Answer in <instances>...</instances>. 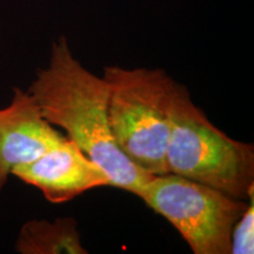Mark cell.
I'll list each match as a JSON object with an SVG mask.
<instances>
[{
  "mask_svg": "<svg viewBox=\"0 0 254 254\" xmlns=\"http://www.w3.org/2000/svg\"><path fill=\"white\" fill-rule=\"evenodd\" d=\"M21 254H87L73 218L25 222L15 241Z\"/></svg>",
  "mask_w": 254,
  "mask_h": 254,
  "instance_id": "52a82bcc",
  "label": "cell"
},
{
  "mask_svg": "<svg viewBox=\"0 0 254 254\" xmlns=\"http://www.w3.org/2000/svg\"><path fill=\"white\" fill-rule=\"evenodd\" d=\"M167 219L194 254H231L234 224L249 204L174 173L153 176L138 194Z\"/></svg>",
  "mask_w": 254,
  "mask_h": 254,
  "instance_id": "277c9868",
  "label": "cell"
},
{
  "mask_svg": "<svg viewBox=\"0 0 254 254\" xmlns=\"http://www.w3.org/2000/svg\"><path fill=\"white\" fill-rule=\"evenodd\" d=\"M64 139L44 119L30 92L15 87L8 106L0 109V193L15 167L34 160Z\"/></svg>",
  "mask_w": 254,
  "mask_h": 254,
  "instance_id": "8992f818",
  "label": "cell"
},
{
  "mask_svg": "<svg viewBox=\"0 0 254 254\" xmlns=\"http://www.w3.org/2000/svg\"><path fill=\"white\" fill-rule=\"evenodd\" d=\"M12 176L36 187L52 204H64L95 187L111 186L106 172L66 136Z\"/></svg>",
  "mask_w": 254,
  "mask_h": 254,
  "instance_id": "5b68a950",
  "label": "cell"
},
{
  "mask_svg": "<svg viewBox=\"0 0 254 254\" xmlns=\"http://www.w3.org/2000/svg\"><path fill=\"white\" fill-rule=\"evenodd\" d=\"M250 204L232 230L231 254H252L254 252V192L250 194Z\"/></svg>",
  "mask_w": 254,
  "mask_h": 254,
  "instance_id": "ba28073f",
  "label": "cell"
},
{
  "mask_svg": "<svg viewBox=\"0 0 254 254\" xmlns=\"http://www.w3.org/2000/svg\"><path fill=\"white\" fill-rule=\"evenodd\" d=\"M168 173L245 200L254 192V147L234 140L209 122L176 81L170 111Z\"/></svg>",
  "mask_w": 254,
  "mask_h": 254,
  "instance_id": "7a4b0ae2",
  "label": "cell"
},
{
  "mask_svg": "<svg viewBox=\"0 0 254 254\" xmlns=\"http://www.w3.org/2000/svg\"><path fill=\"white\" fill-rule=\"evenodd\" d=\"M41 116L106 172L111 186L138 194L152 174L135 166L113 140L109 125V86L73 57L65 37L53 43L47 67L28 87Z\"/></svg>",
  "mask_w": 254,
  "mask_h": 254,
  "instance_id": "6da1fadb",
  "label": "cell"
},
{
  "mask_svg": "<svg viewBox=\"0 0 254 254\" xmlns=\"http://www.w3.org/2000/svg\"><path fill=\"white\" fill-rule=\"evenodd\" d=\"M107 114L120 152L152 176L168 173L166 152L176 80L163 69L105 67Z\"/></svg>",
  "mask_w": 254,
  "mask_h": 254,
  "instance_id": "3957f363",
  "label": "cell"
}]
</instances>
